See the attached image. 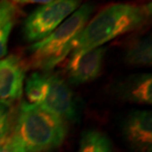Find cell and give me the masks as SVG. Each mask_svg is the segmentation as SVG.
Listing matches in <instances>:
<instances>
[{
  "instance_id": "4",
  "label": "cell",
  "mask_w": 152,
  "mask_h": 152,
  "mask_svg": "<svg viewBox=\"0 0 152 152\" xmlns=\"http://www.w3.org/2000/svg\"><path fill=\"white\" fill-rule=\"evenodd\" d=\"M25 92L30 103L39 106L67 121L77 120V103L67 83L50 71L33 72L26 80Z\"/></svg>"
},
{
  "instance_id": "15",
  "label": "cell",
  "mask_w": 152,
  "mask_h": 152,
  "mask_svg": "<svg viewBox=\"0 0 152 152\" xmlns=\"http://www.w3.org/2000/svg\"><path fill=\"white\" fill-rule=\"evenodd\" d=\"M16 13H17V8L15 2H9V1L0 2V22L9 16L16 15Z\"/></svg>"
},
{
  "instance_id": "9",
  "label": "cell",
  "mask_w": 152,
  "mask_h": 152,
  "mask_svg": "<svg viewBox=\"0 0 152 152\" xmlns=\"http://www.w3.org/2000/svg\"><path fill=\"white\" fill-rule=\"evenodd\" d=\"M115 92L124 102L151 105L152 77L150 73L130 75L115 85Z\"/></svg>"
},
{
  "instance_id": "7",
  "label": "cell",
  "mask_w": 152,
  "mask_h": 152,
  "mask_svg": "<svg viewBox=\"0 0 152 152\" xmlns=\"http://www.w3.org/2000/svg\"><path fill=\"white\" fill-rule=\"evenodd\" d=\"M126 142L135 152H152V115L147 110L130 112L123 123Z\"/></svg>"
},
{
  "instance_id": "1",
  "label": "cell",
  "mask_w": 152,
  "mask_h": 152,
  "mask_svg": "<svg viewBox=\"0 0 152 152\" xmlns=\"http://www.w3.org/2000/svg\"><path fill=\"white\" fill-rule=\"evenodd\" d=\"M151 16V4L118 3L107 6L92 19L72 42L70 56L103 47L118 36L140 29Z\"/></svg>"
},
{
  "instance_id": "14",
  "label": "cell",
  "mask_w": 152,
  "mask_h": 152,
  "mask_svg": "<svg viewBox=\"0 0 152 152\" xmlns=\"http://www.w3.org/2000/svg\"><path fill=\"white\" fill-rule=\"evenodd\" d=\"M0 152H28L11 134L0 142Z\"/></svg>"
},
{
  "instance_id": "6",
  "label": "cell",
  "mask_w": 152,
  "mask_h": 152,
  "mask_svg": "<svg viewBox=\"0 0 152 152\" xmlns=\"http://www.w3.org/2000/svg\"><path fill=\"white\" fill-rule=\"evenodd\" d=\"M107 48L100 47L70 56L66 64V75L70 83L81 85L98 78L102 72Z\"/></svg>"
},
{
  "instance_id": "2",
  "label": "cell",
  "mask_w": 152,
  "mask_h": 152,
  "mask_svg": "<svg viewBox=\"0 0 152 152\" xmlns=\"http://www.w3.org/2000/svg\"><path fill=\"white\" fill-rule=\"evenodd\" d=\"M67 134V123L39 106L22 101L11 135L28 152H53Z\"/></svg>"
},
{
  "instance_id": "11",
  "label": "cell",
  "mask_w": 152,
  "mask_h": 152,
  "mask_svg": "<svg viewBox=\"0 0 152 152\" xmlns=\"http://www.w3.org/2000/svg\"><path fill=\"white\" fill-rule=\"evenodd\" d=\"M77 152H114L111 139L104 132L88 129L82 133Z\"/></svg>"
},
{
  "instance_id": "13",
  "label": "cell",
  "mask_w": 152,
  "mask_h": 152,
  "mask_svg": "<svg viewBox=\"0 0 152 152\" xmlns=\"http://www.w3.org/2000/svg\"><path fill=\"white\" fill-rule=\"evenodd\" d=\"M15 16L16 15H12L0 22V59L3 58L7 53L8 41L14 25Z\"/></svg>"
},
{
  "instance_id": "10",
  "label": "cell",
  "mask_w": 152,
  "mask_h": 152,
  "mask_svg": "<svg viewBox=\"0 0 152 152\" xmlns=\"http://www.w3.org/2000/svg\"><path fill=\"white\" fill-rule=\"evenodd\" d=\"M151 36L133 39L126 48L124 60L129 65L141 67L150 66L152 62Z\"/></svg>"
},
{
  "instance_id": "8",
  "label": "cell",
  "mask_w": 152,
  "mask_h": 152,
  "mask_svg": "<svg viewBox=\"0 0 152 152\" xmlns=\"http://www.w3.org/2000/svg\"><path fill=\"white\" fill-rule=\"evenodd\" d=\"M25 67L19 57L11 54L0 59V100L11 103L23 94Z\"/></svg>"
},
{
  "instance_id": "12",
  "label": "cell",
  "mask_w": 152,
  "mask_h": 152,
  "mask_svg": "<svg viewBox=\"0 0 152 152\" xmlns=\"http://www.w3.org/2000/svg\"><path fill=\"white\" fill-rule=\"evenodd\" d=\"M14 118L15 115L12 104L0 100V142L11 134Z\"/></svg>"
},
{
  "instance_id": "3",
  "label": "cell",
  "mask_w": 152,
  "mask_h": 152,
  "mask_svg": "<svg viewBox=\"0 0 152 152\" xmlns=\"http://www.w3.org/2000/svg\"><path fill=\"white\" fill-rule=\"evenodd\" d=\"M95 6L86 3L79 6L47 38L30 47V65L41 71L51 69L69 56L72 42L90 20Z\"/></svg>"
},
{
  "instance_id": "5",
  "label": "cell",
  "mask_w": 152,
  "mask_h": 152,
  "mask_svg": "<svg viewBox=\"0 0 152 152\" xmlns=\"http://www.w3.org/2000/svg\"><path fill=\"white\" fill-rule=\"evenodd\" d=\"M80 3L76 0H54L41 5L24 21V38L34 44L45 39L77 10Z\"/></svg>"
}]
</instances>
